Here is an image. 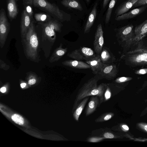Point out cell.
Listing matches in <instances>:
<instances>
[{
	"label": "cell",
	"instance_id": "6da1fadb",
	"mask_svg": "<svg viewBox=\"0 0 147 147\" xmlns=\"http://www.w3.org/2000/svg\"><path fill=\"white\" fill-rule=\"evenodd\" d=\"M99 80L98 76L96 75L87 81L83 85L79 90L76 96L73 111L78 104V102L87 97L97 96L99 97L100 104L104 102V94L107 84L102 83L98 85L97 83Z\"/></svg>",
	"mask_w": 147,
	"mask_h": 147
},
{
	"label": "cell",
	"instance_id": "7a4b0ae2",
	"mask_svg": "<svg viewBox=\"0 0 147 147\" xmlns=\"http://www.w3.org/2000/svg\"><path fill=\"white\" fill-rule=\"evenodd\" d=\"M34 6L42 9L56 17L60 20H63L64 15L59 7L47 0H33Z\"/></svg>",
	"mask_w": 147,
	"mask_h": 147
},
{
	"label": "cell",
	"instance_id": "3957f363",
	"mask_svg": "<svg viewBox=\"0 0 147 147\" xmlns=\"http://www.w3.org/2000/svg\"><path fill=\"white\" fill-rule=\"evenodd\" d=\"M67 55L74 60H84L87 61L94 57L96 55L91 49L83 47L69 53Z\"/></svg>",
	"mask_w": 147,
	"mask_h": 147
},
{
	"label": "cell",
	"instance_id": "277c9868",
	"mask_svg": "<svg viewBox=\"0 0 147 147\" xmlns=\"http://www.w3.org/2000/svg\"><path fill=\"white\" fill-rule=\"evenodd\" d=\"M104 43L103 32L100 23L97 26L93 43L94 50L97 54H100L101 52Z\"/></svg>",
	"mask_w": 147,
	"mask_h": 147
},
{
	"label": "cell",
	"instance_id": "5b68a950",
	"mask_svg": "<svg viewBox=\"0 0 147 147\" xmlns=\"http://www.w3.org/2000/svg\"><path fill=\"white\" fill-rule=\"evenodd\" d=\"M116 66L110 63L107 64L102 70L97 75L99 80L105 78L111 80L116 76Z\"/></svg>",
	"mask_w": 147,
	"mask_h": 147
},
{
	"label": "cell",
	"instance_id": "8992f818",
	"mask_svg": "<svg viewBox=\"0 0 147 147\" xmlns=\"http://www.w3.org/2000/svg\"><path fill=\"white\" fill-rule=\"evenodd\" d=\"M86 62L90 66L92 73L96 75H98L107 64L102 62L99 54H97L92 59L86 61Z\"/></svg>",
	"mask_w": 147,
	"mask_h": 147
},
{
	"label": "cell",
	"instance_id": "52a82bcc",
	"mask_svg": "<svg viewBox=\"0 0 147 147\" xmlns=\"http://www.w3.org/2000/svg\"><path fill=\"white\" fill-rule=\"evenodd\" d=\"M147 7V5H144L134 9L120 16L116 17V21L123 20L134 18L144 12Z\"/></svg>",
	"mask_w": 147,
	"mask_h": 147
},
{
	"label": "cell",
	"instance_id": "ba28073f",
	"mask_svg": "<svg viewBox=\"0 0 147 147\" xmlns=\"http://www.w3.org/2000/svg\"><path fill=\"white\" fill-rule=\"evenodd\" d=\"M138 0H127L122 3L115 11L116 17L120 16L128 11Z\"/></svg>",
	"mask_w": 147,
	"mask_h": 147
},
{
	"label": "cell",
	"instance_id": "9c48e42d",
	"mask_svg": "<svg viewBox=\"0 0 147 147\" xmlns=\"http://www.w3.org/2000/svg\"><path fill=\"white\" fill-rule=\"evenodd\" d=\"M91 96L85 110L86 116H88L93 113L98 106L100 104L98 96Z\"/></svg>",
	"mask_w": 147,
	"mask_h": 147
},
{
	"label": "cell",
	"instance_id": "30bf717a",
	"mask_svg": "<svg viewBox=\"0 0 147 147\" xmlns=\"http://www.w3.org/2000/svg\"><path fill=\"white\" fill-rule=\"evenodd\" d=\"M99 55L101 60L103 63H111L114 61V56L110 49L107 47H103L102 50Z\"/></svg>",
	"mask_w": 147,
	"mask_h": 147
},
{
	"label": "cell",
	"instance_id": "8fae6325",
	"mask_svg": "<svg viewBox=\"0 0 147 147\" xmlns=\"http://www.w3.org/2000/svg\"><path fill=\"white\" fill-rule=\"evenodd\" d=\"M97 5V3H95L89 14L84 28V32L85 34L90 32V29L94 24L96 15Z\"/></svg>",
	"mask_w": 147,
	"mask_h": 147
},
{
	"label": "cell",
	"instance_id": "7c38bea8",
	"mask_svg": "<svg viewBox=\"0 0 147 147\" xmlns=\"http://www.w3.org/2000/svg\"><path fill=\"white\" fill-rule=\"evenodd\" d=\"M65 65L71 68L78 69H88L91 68L90 66L86 63L80 60H69L63 62Z\"/></svg>",
	"mask_w": 147,
	"mask_h": 147
},
{
	"label": "cell",
	"instance_id": "4fadbf2b",
	"mask_svg": "<svg viewBox=\"0 0 147 147\" xmlns=\"http://www.w3.org/2000/svg\"><path fill=\"white\" fill-rule=\"evenodd\" d=\"M60 29V25L56 21H51L45 25V32L46 34L51 37L54 35V30H59Z\"/></svg>",
	"mask_w": 147,
	"mask_h": 147
},
{
	"label": "cell",
	"instance_id": "5bb4252c",
	"mask_svg": "<svg viewBox=\"0 0 147 147\" xmlns=\"http://www.w3.org/2000/svg\"><path fill=\"white\" fill-rule=\"evenodd\" d=\"M7 8L8 15L11 20L15 18L18 13V9L15 0L8 1Z\"/></svg>",
	"mask_w": 147,
	"mask_h": 147
},
{
	"label": "cell",
	"instance_id": "9a60e30c",
	"mask_svg": "<svg viewBox=\"0 0 147 147\" xmlns=\"http://www.w3.org/2000/svg\"><path fill=\"white\" fill-rule=\"evenodd\" d=\"M31 17L26 11L24 9L21 16V27L22 32H25L30 27Z\"/></svg>",
	"mask_w": 147,
	"mask_h": 147
},
{
	"label": "cell",
	"instance_id": "2e32d148",
	"mask_svg": "<svg viewBox=\"0 0 147 147\" xmlns=\"http://www.w3.org/2000/svg\"><path fill=\"white\" fill-rule=\"evenodd\" d=\"M89 97H87L84 98L78 104L74 111L73 116L74 119L78 121L79 119L85 106L88 101Z\"/></svg>",
	"mask_w": 147,
	"mask_h": 147
},
{
	"label": "cell",
	"instance_id": "e0dca14e",
	"mask_svg": "<svg viewBox=\"0 0 147 147\" xmlns=\"http://www.w3.org/2000/svg\"><path fill=\"white\" fill-rule=\"evenodd\" d=\"M61 3L66 7L74 8L80 11L83 10L81 5L77 0H62Z\"/></svg>",
	"mask_w": 147,
	"mask_h": 147
},
{
	"label": "cell",
	"instance_id": "ac0fdd59",
	"mask_svg": "<svg viewBox=\"0 0 147 147\" xmlns=\"http://www.w3.org/2000/svg\"><path fill=\"white\" fill-rule=\"evenodd\" d=\"M117 1L111 0L110 2L106 15L105 22L106 24H108L110 21L113 10Z\"/></svg>",
	"mask_w": 147,
	"mask_h": 147
},
{
	"label": "cell",
	"instance_id": "d6986e66",
	"mask_svg": "<svg viewBox=\"0 0 147 147\" xmlns=\"http://www.w3.org/2000/svg\"><path fill=\"white\" fill-rule=\"evenodd\" d=\"M114 115V113L111 112L104 113L96 118L95 121L96 122H102L110 119Z\"/></svg>",
	"mask_w": 147,
	"mask_h": 147
},
{
	"label": "cell",
	"instance_id": "ffe728a7",
	"mask_svg": "<svg viewBox=\"0 0 147 147\" xmlns=\"http://www.w3.org/2000/svg\"><path fill=\"white\" fill-rule=\"evenodd\" d=\"M23 5L25 9L31 18L33 14L32 6L33 5V0H23Z\"/></svg>",
	"mask_w": 147,
	"mask_h": 147
},
{
	"label": "cell",
	"instance_id": "44dd1931",
	"mask_svg": "<svg viewBox=\"0 0 147 147\" xmlns=\"http://www.w3.org/2000/svg\"><path fill=\"white\" fill-rule=\"evenodd\" d=\"M133 26L131 25L126 26L119 29V34L125 35L131 32Z\"/></svg>",
	"mask_w": 147,
	"mask_h": 147
},
{
	"label": "cell",
	"instance_id": "7402d4cb",
	"mask_svg": "<svg viewBox=\"0 0 147 147\" xmlns=\"http://www.w3.org/2000/svg\"><path fill=\"white\" fill-rule=\"evenodd\" d=\"M107 87L103 95L104 102L107 101L110 99L112 95V92L111 88L107 83Z\"/></svg>",
	"mask_w": 147,
	"mask_h": 147
},
{
	"label": "cell",
	"instance_id": "603a6c76",
	"mask_svg": "<svg viewBox=\"0 0 147 147\" xmlns=\"http://www.w3.org/2000/svg\"><path fill=\"white\" fill-rule=\"evenodd\" d=\"M136 29V31L140 32L142 34L147 32V19L138 26Z\"/></svg>",
	"mask_w": 147,
	"mask_h": 147
},
{
	"label": "cell",
	"instance_id": "cb8c5ba5",
	"mask_svg": "<svg viewBox=\"0 0 147 147\" xmlns=\"http://www.w3.org/2000/svg\"><path fill=\"white\" fill-rule=\"evenodd\" d=\"M11 119L14 122L19 125H22L24 123L23 118L19 115H13L11 117Z\"/></svg>",
	"mask_w": 147,
	"mask_h": 147
},
{
	"label": "cell",
	"instance_id": "d4e9b609",
	"mask_svg": "<svg viewBox=\"0 0 147 147\" xmlns=\"http://www.w3.org/2000/svg\"><path fill=\"white\" fill-rule=\"evenodd\" d=\"M136 126L139 129L147 134V123L139 122L137 123Z\"/></svg>",
	"mask_w": 147,
	"mask_h": 147
},
{
	"label": "cell",
	"instance_id": "484cf974",
	"mask_svg": "<svg viewBox=\"0 0 147 147\" xmlns=\"http://www.w3.org/2000/svg\"><path fill=\"white\" fill-rule=\"evenodd\" d=\"M35 19L37 21H44L46 20L47 16L46 15L42 13H36L34 15Z\"/></svg>",
	"mask_w": 147,
	"mask_h": 147
},
{
	"label": "cell",
	"instance_id": "4316f807",
	"mask_svg": "<svg viewBox=\"0 0 147 147\" xmlns=\"http://www.w3.org/2000/svg\"><path fill=\"white\" fill-rule=\"evenodd\" d=\"M136 61L138 62L143 61H147V53H145L138 55L136 58Z\"/></svg>",
	"mask_w": 147,
	"mask_h": 147
},
{
	"label": "cell",
	"instance_id": "83f0119b",
	"mask_svg": "<svg viewBox=\"0 0 147 147\" xmlns=\"http://www.w3.org/2000/svg\"><path fill=\"white\" fill-rule=\"evenodd\" d=\"M103 136L104 138H106L112 139L117 138L119 137L114 135L112 133L109 132H106L103 134Z\"/></svg>",
	"mask_w": 147,
	"mask_h": 147
},
{
	"label": "cell",
	"instance_id": "f1b7e54d",
	"mask_svg": "<svg viewBox=\"0 0 147 147\" xmlns=\"http://www.w3.org/2000/svg\"><path fill=\"white\" fill-rule=\"evenodd\" d=\"M147 5V0H138L134 5V7Z\"/></svg>",
	"mask_w": 147,
	"mask_h": 147
},
{
	"label": "cell",
	"instance_id": "f546056e",
	"mask_svg": "<svg viewBox=\"0 0 147 147\" xmlns=\"http://www.w3.org/2000/svg\"><path fill=\"white\" fill-rule=\"evenodd\" d=\"M67 51V49H60V50H58L56 51V54L59 57L62 56L64 55Z\"/></svg>",
	"mask_w": 147,
	"mask_h": 147
},
{
	"label": "cell",
	"instance_id": "4dcf8cb0",
	"mask_svg": "<svg viewBox=\"0 0 147 147\" xmlns=\"http://www.w3.org/2000/svg\"><path fill=\"white\" fill-rule=\"evenodd\" d=\"M120 127L121 130L124 132L127 131L129 129L128 126L125 124H121Z\"/></svg>",
	"mask_w": 147,
	"mask_h": 147
},
{
	"label": "cell",
	"instance_id": "1f68e13d",
	"mask_svg": "<svg viewBox=\"0 0 147 147\" xmlns=\"http://www.w3.org/2000/svg\"><path fill=\"white\" fill-rule=\"evenodd\" d=\"M127 80L126 78L122 77L117 79L115 80V82L117 83H120L124 82Z\"/></svg>",
	"mask_w": 147,
	"mask_h": 147
},
{
	"label": "cell",
	"instance_id": "d6a6232c",
	"mask_svg": "<svg viewBox=\"0 0 147 147\" xmlns=\"http://www.w3.org/2000/svg\"><path fill=\"white\" fill-rule=\"evenodd\" d=\"M36 82V80L34 79H32L30 80L28 82V83L30 85H32L34 84Z\"/></svg>",
	"mask_w": 147,
	"mask_h": 147
},
{
	"label": "cell",
	"instance_id": "836d02e7",
	"mask_svg": "<svg viewBox=\"0 0 147 147\" xmlns=\"http://www.w3.org/2000/svg\"><path fill=\"white\" fill-rule=\"evenodd\" d=\"M110 0H103V7L104 9L107 6Z\"/></svg>",
	"mask_w": 147,
	"mask_h": 147
},
{
	"label": "cell",
	"instance_id": "e575fe53",
	"mask_svg": "<svg viewBox=\"0 0 147 147\" xmlns=\"http://www.w3.org/2000/svg\"><path fill=\"white\" fill-rule=\"evenodd\" d=\"M6 91V88L5 87H2L0 89V91L2 93L5 92Z\"/></svg>",
	"mask_w": 147,
	"mask_h": 147
},
{
	"label": "cell",
	"instance_id": "d590c367",
	"mask_svg": "<svg viewBox=\"0 0 147 147\" xmlns=\"http://www.w3.org/2000/svg\"><path fill=\"white\" fill-rule=\"evenodd\" d=\"M139 72L141 74H144L146 73V72L144 69H141L140 70Z\"/></svg>",
	"mask_w": 147,
	"mask_h": 147
},
{
	"label": "cell",
	"instance_id": "8d00e7d4",
	"mask_svg": "<svg viewBox=\"0 0 147 147\" xmlns=\"http://www.w3.org/2000/svg\"><path fill=\"white\" fill-rule=\"evenodd\" d=\"M26 85V84L25 83H22L21 84L20 86L22 88H23L25 87Z\"/></svg>",
	"mask_w": 147,
	"mask_h": 147
},
{
	"label": "cell",
	"instance_id": "74e56055",
	"mask_svg": "<svg viewBox=\"0 0 147 147\" xmlns=\"http://www.w3.org/2000/svg\"><path fill=\"white\" fill-rule=\"evenodd\" d=\"M147 113V107L145 109V110L144 111V112L143 113V115Z\"/></svg>",
	"mask_w": 147,
	"mask_h": 147
},
{
	"label": "cell",
	"instance_id": "f35d334b",
	"mask_svg": "<svg viewBox=\"0 0 147 147\" xmlns=\"http://www.w3.org/2000/svg\"><path fill=\"white\" fill-rule=\"evenodd\" d=\"M86 2L88 3L89 2L90 0H86Z\"/></svg>",
	"mask_w": 147,
	"mask_h": 147
},
{
	"label": "cell",
	"instance_id": "ab89813d",
	"mask_svg": "<svg viewBox=\"0 0 147 147\" xmlns=\"http://www.w3.org/2000/svg\"></svg>",
	"mask_w": 147,
	"mask_h": 147
}]
</instances>
